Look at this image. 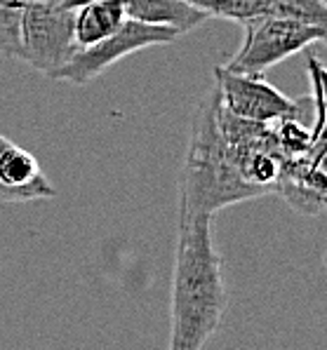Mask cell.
Segmentation results:
<instances>
[{"mask_svg":"<svg viewBox=\"0 0 327 350\" xmlns=\"http://www.w3.org/2000/svg\"><path fill=\"white\" fill-rule=\"evenodd\" d=\"M214 85L222 104L233 116L254 122H276L280 118H299L306 125L313 122V99H289L278 88L266 83L261 75L235 73L224 66L214 68Z\"/></svg>","mask_w":327,"mask_h":350,"instance_id":"6","label":"cell"},{"mask_svg":"<svg viewBox=\"0 0 327 350\" xmlns=\"http://www.w3.org/2000/svg\"><path fill=\"white\" fill-rule=\"evenodd\" d=\"M269 14H278V17H287L294 21H304V24L327 29L325 0H271Z\"/></svg>","mask_w":327,"mask_h":350,"instance_id":"11","label":"cell"},{"mask_svg":"<svg viewBox=\"0 0 327 350\" xmlns=\"http://www.w3.org/2000/svg\"><path fill=\"white\" fill-rule=\"evenodd\" d=\"M5 144H8V139H5V137H3V134H0V148H3V146H5Z\"/></svg>","mask_w":327,"mask_h":350,"instance_id":"13","label":"cell"},{"mask_svg":"<svg viewBox=\"0 0 327 350\" xmlns=\"http://www.w3.org/2000/svg\"><path fill=\"white\" fill-rule=\"evenodd\" d=\"M217 85L193 113L189 150L179 181V212L214 214L228 204L252 200L261 193L243 179L235 150L219 127Z\"/></svg>","mask_w":327,"mask_h":350,"instance_id":"2","label":"cell"},{"mask_svg":"<svg viewBox=\"0 0 327 350\" xmlns=\"http://www.w3.org/2000/svg\"><path fill=\"white\" fill-rule=\"evenodd\" d=\"M29 0H0V55L5 59H19L21 17Z\"/></svg>","mask_w":327,"mask_h":350,"instance_id":"10","label":"cell"},{"mask_svg":"<svg viewBox=\"0 0 327 350\" xmlns=\"http://www.w3.org/2000/svg\"><path fill=\"white\" fill-rule=\"evenodd\" d=\"M73 17L76 10L62 8L59 0H29L21 17L19 62L55 78L59 68L78 52Z\"/></svg>","mask_w":327,"mask_h":350,"instance_id":"3","label":"cell"},{"mask_svg":"<svg viewBox=\"0 0 327 350\" xmlns=\"http://www.w3.org/2000/svg\"><path fill=\"white\" fill-rule=\"evenodd\" d=\"M222 256L214 250L212 214L179 212L172 299H170V350H200L226 310Z\"/></svg>","mask_w":327,"mask_h":350,"instance_id":"1","label":"cell"},{"mask_svg":"<svg viewBox=\"0 0 327 350\" xmlns=\"http://www.w3.org/2000/svg\"><path fill=\"white\" fill-rule=\"evenodd\" d=\"M176 38H179V33L170 26H153L137 19H125L111 36L101 38L94 45L78 47L76 55L59 68L52 80L85 85L90 80L99 78L101 73H106L120 59L153 45H170Z\"/></svg>","mask_w":327,"mask_h":350,"instance_id":"5","label":"cell"},{"mask_svg":"<svg viewBox=\"0 0 327 350\" xmlns=\"http://www.w3.org/2000/svg\"><path fill=\"white\" fill-rule=\"evenodd\" d=\"M122 5H125L127 19H137L153 26H170L179 36L189 33L210 19L186 0H122Z\"/></svg>","mask_w":327,"mask_h":350,"instance_id":"7","label":"cell"},{"mask_svg":"<svg viewBox=\"0 0 327 350\" xmlns=\"http://www.w3.org/2000/svg\"><path fill=\"white\" fill-rule=\"evenodd\" d=\"M125 19L122 0H94L78 8L73 17V36L78 47L94 45L101 38L111 36Z\"/></svg>","mask_w":327,"mask_h":350,"instance_id":"8","label":"cell"},{"mask_svg":"<svg viewBox=\"0 0 327 350\" xmlns=\"http://www.w3.org/2000/svg\"><path fill=\"white\" fill-rule=\"evenodd\" d=\"M186 3L205 12L207 17L228 19L243 26L269 14L271 10V0H186Z\"/></svg>","mask_w":327,"mask_h":350,"instance_id":"9","label":"cell"},{"mask_svg":"<svg viewBox=\"0 0 327 350\" xmlns=\"http://www.w3.org/2000/svg\"><path fill=\"white\" fill-rule=\"evenodd\" d=\"M325 31L327 29L323 26H311L278 14H264L245 24L243 45L231 57V62L224 64V68L235 73L264 75V71L280 64L283 59L297 55L313 42H323Z\"/></svg>","mask_w":327,"mask_h":350,"instance_id":"4","label":"cell"},{"mask_svg":"<svg viewBox=\"0 0 327 350\" xmlns=\"http://www.w3.org/2000/svg\"><path fill=\"white\" fill-rule=\"evenodd\" d=\"M88 3H94V0H59V5H62V8H68V10H78Z\"/></svg>","mask_w":327,"mask_h":350,"instance_id":"12","label":"cell"}]
</instances>
